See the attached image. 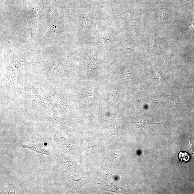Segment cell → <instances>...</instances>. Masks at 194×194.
Here are the masks:
<instances>
[{"mask_svg": "<svg viewBox=\"0 0 194 194\" xmlns=\"http://www.w3.org/2000/svg\"><path fill=\"white\" fill-rule=\"evenodd\" d=\"M21 147L31 149L39 153L45 155L49 154V152L43 146L34 142H25L21 144Z\"/></svg>", "mask_w": 194, "mask_h": 194, "instance_id": "6da1fadb", "label": "cell"}, {"mask_svg": "<svg viewBox=\"0 0 194 194\" xmlns=\"http://www.w3.org/2000/svg\"><path fill=\"white\" fill-rule=\"evenodd\" d=\"M179 160L182 163H186L190 159L191 156L186 152H181L178 155Z\"/></svg>", "mask_w": 194, "mask_h": 194, "instance_id": "7a4b0ae2", "label": "cell"}, {"mask_svg": "<svg viewBox=\"0 0 194 194\" xmlns=\"http://www.w3.org/2000/svg\"><path fill=\"white\" fill-rule=\"evenodd\" d=\"M133 73L132 69L128 67L126 68L124 73V77L125 80L128 81H131L132 80Z\"/></svg>", "mask_w": 194, "mask_h": 194, "instance_id": "3957f363", "label": "cell"}, {"mask_svg": "<svg viewBox=\"0 0 194 194\" xmlns=\"http://www.w3.org/2000/svg\"><path fill=\"white\" fill-rule=\"evenodd\" d=\"M187 25L189 30L193 31L194 30V17L191 18L189 20Z\"/></svg>", "mask_w": 194, "mask_h": 194, "instance_id": "277c9868", "label": "cell"}, {"mask_svg": "<svg viewBox=\"0 0 194 194\" xmlns=\"http://www.w3.org/2000/svg\"><path fill=\"white\" fill-rule=\"evenodd\" d=\"M190 146L191 148V152L192 153L194 154V140L193 138H190Z\"/></svg>", "mask_w": 194, "mask_h": 194, "instance_id": "5b68a950", "label": "cell"}, {"mask_svg": "<svg viewBox=\"0 0 194 194\" xmlns=\"http://www.w3.org/2000/svg\"><path fill=\"white\" fill-rule=\"evenodd\" d=\"M169 103L172 104H178V103L175 102V101L173 100V99L171 98H169Z\"/></svg>", "mask_w": 194, "mask_h": 194, "instance_id": "8992f818", "label": "cell"}, {"mask_svg": "<svg viewBox=\"0 0 194 194\" xmlns=\"http://www.w3.org/2000/svg\"><path fill=\"white\" fill-rule=\"evenodd\" d=\"M191 89H192V91L194 93V86L192 87L191 88Z\"/></svg>", "mask_w": 194, "mask_h": 194, "instance_id": "52a82bcc", "label": "cell"}]
</instances>
